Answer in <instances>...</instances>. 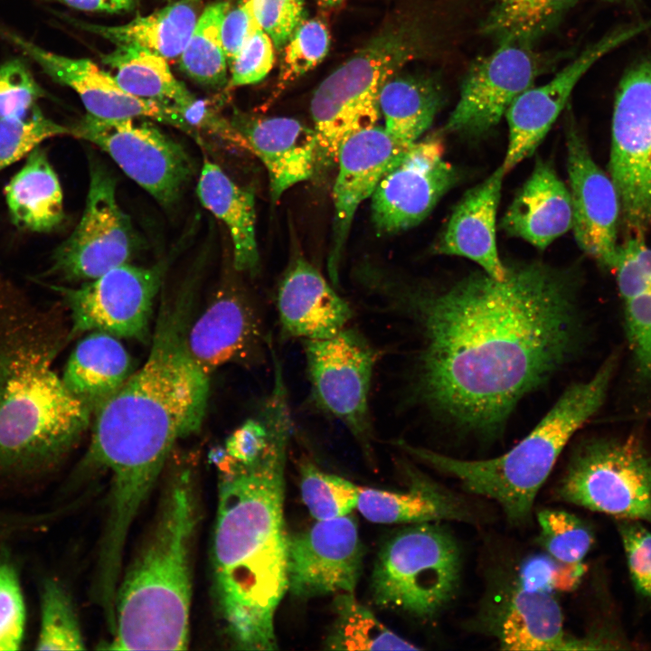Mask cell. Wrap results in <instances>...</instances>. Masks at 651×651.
<instances>
[{
    "label": "cell",
    "mask_w": 651,
    "mask_h": 651,
    "mask_svg": "<svg viewBox=\"0 0 651 651\" xmlns=\"http://www.w3.org/2000/svg\"><path fill=\"white\" fill-rule=\"evenodd\" d=\"M276 304L282 335L303 341L329 338L354 316L350 304L304 258H297L284 272Z\"/></svg>",
    "instance_id": "obj_23"
},
{
    "label": "cell",
    "mask_w": 651,
    "mask_h": 651,
    "mask_svg": "<svg viewBox=\"0 0 651 651\" xmlns=\"http://www.w3.org/2000/svg\"><path fill=\"white\" fill-rule=\"evenodd\" d=\"M505 280L476 272L441 291L384 293L420 336L416 394L467 429L494 434L517 402L577 344L576 281L541 261L507 265Z\"/></svg>",
    "instance_id": "obj_1"
},
{
    "label": "cell",
    "mask_w": 651,
    "mask_h": 651,
    "mask_svg": "<svg viewBox=\"0 0 651 651\" xmlns=\"http://www.w3.org/2000/svg\"><path fill=\"white\" fill-rule=\"evenodd\" d=\"M540 542L549 555L564 564L582 562L593 544L590 528L574 514L559 509L538 512Z\"/></svg>",
    "instance_id": "obj_41"
},
{
    "label": "cell",
    "mask_w": 651,
    "mask_h": 651,
    "mask_svg": "<svg viewBox=\"0 0 651 651\" xmlns=\"http://www.w3.org/2000/svg\"><path fill=\"white\" fill-rule=\"evenodd\" d=\"M64 135H71L70 127L46 117L37 105L24 116L0 118V172L44 140Z\"/></svg>",
    "instance_id": "obj_42"
},
{
    "label": "cell",
    "mask_w": 651,
    "mask_h": 651,
    "mask_svg": "<svg viewBox=\"0 0 651 651\" xmlns=\"http://www.w3.org/2000/svg\"><path fill=\"white\" fill-rule=\"evenodd\" d=\"M507 598L489 612L486 629L505 650L598 649L599 642L567 637L552 592L529 590L515 581Z\"/></svg>",
    "instance_id": "obj_24"
},
{
    "label": "cell",
    "mask_w": 651,
    "mask_h": 651,
    "mask_svg": "<svg viewBox=\"0 0 651 651\" xmlns=\"http://www.w3.org/2000/svg\"><path fill=\"white\" fill-rule=\"evenodd\" d=\"M304 351L315 404L339 420L370 453L369 398L377 349L359 330L347 326L329 338L304 341Z\"/></svg>",
    "instance_id": "obj_11"
},
{
    "label": "cell",
    "mask_w": 651,
    "mask_h": 651,
    "mask_svg": "<svg viewBox=\"0 0 651 651\" xmlns=\"http://www.w3.org/2000/svg\"><path fill=\"white\" fill-rule=\"evenodd\" d=\"M261 29L252 0H241L230 7L222 24V39L228 65L231 63L247 41Z\"/></svg>",
    "instance_id": "obj_51"
},
{
    "label": "cell",
    "mask_w": 651,
    "mask_h": 651,
    "mask_svg": "<svg viewBox=\"0 0 651 651\" xmlns=\"http://www.w3.org/2000/svg\"><path fill=\"white\" fill-rule=\"evenodd\" d=\"M203 0H175L148 15L137 16L121 25H101L81 21L76 24L120 45L147 49L166 60L179 57L201 14Z\"/></svg>",
    "instance_id": "obj_31"
},
{
    "label": "cell",
    "mask_w": 651,
    "mask_h": 651,
    "mask_svg": "<svg viewBox=\"0 0 651 651\" xmlns=\"http://www.w3.org/2000/svg\"><path fill=\"white\" fill-rule=\"evenodd\" d=\"M116 179L96 161L90 166V185L81 218L55 250L49 276L62 280L94 279L127 263L137 247L129 216L116 196Z\"/></svg>",
    "instance_id": "obj_14"
},
{
    "label": "cell",
    "mask_w": 651,
    "mask_h": 651,
    "mask_svg": "<svg viewBox=\"0 0 651 651\" xmlns=\"http://www.w3.org/2000/svg\"><path fill=\"white\" fill-rule=\"evenodd\" d=\"M39 622L35 649L83 650L86 648L71 595L56 579H47L41 586Z\"/></svg>",
    "instance_id": "obj_38"
},
{
    "label": "cell",
    "mask_w": 651,
    "mask_h": 651,
    "mask_svg": "<svg viewBox=\"0 0 651 651\" xmlns=\"http://www.w3.org/2000/svg\"><path fill=\"white\" fill-rule=\"evenodd\" d=\"M609 172L622 223L642 238L651 228V59L632 65L618 87Z\"/></svg>",
    "instance_id": "obj_10"
},
{
    "label": "cell",
    "mask_w": 651,
    "mask_h": 651,
    "mask_svg": "<svg viewBox=\"0 0 651 651\" xmlns=\"http://www.w3.org/2000/svg\"><path fill=\"white\" fill-rule=\"evenodd\" d=\"M231 123L265 166L274 202L315 174L319 161L314 127L293 118L254 117L239 111Z\"/></svg>",
    "instance_id": "obj_22"
},
{
    "label": "cell",
    "mask_w": 651,
    "mask_h": 651,
    "mask_svg": "<svg viewBox=\"0 0 651 651\" xmlns=\"http://www.w3.org/2000/svg\"><path fill=\"white\" fill-rule=\"evenodd\" d=\"M335 619L326 644L335 650H418L419 647L383 625L354 598V593L336 594Z\"/></svg>",
    "instance_id": "obj_37"
},
{
    "label": "cell",
    "mask_w": 651,
    "mask_h": 651,
    "mask_svg": "<svg viewBox=\"0 0 651 651\" xmlns=\"http://www.w3.org/2000/svg\"><path fill=\"white\" fill-rule=\"evenodd\" d=\"M198 523L195 472L181 466L167 476L153 523L120 577L105 649H187Z\"/></svg>",
    "instance_id": "obj_5"
},
{
    "label": "cell",
    "mask_w": 651,
    "mask_h": 651,
    "mask_svg": "<svg viewBox=\"0 0 651 651\" xmlns=\"http://www.w3.org/2000/svg\"><path fill=\"white\" fill-rule=\"evenodd\" d=\"M548 65V58L535 51L533 43H499L492 53L469 67L445 130L469 137L485 135L498 124L512 102L533 86Z\"/></svg>",
    "instance_id": "obj_15"
},
{
    "label": "cell",
    "mask_w": 651,
    "mask_h": 651,
    "mask_svg": "<svg viewBox=\"0 0 651 651\" xmlns=\"http://www.w3.org/2000/svg\"><path fill=\"white\" fill-rule=\"evenodd\" d=\"M505 175L500 165L467 191L434 244V252L473 260L484 272L500 281L505 279L507 268L497 250L495 227Z\"/></svg>",
    "instance_id": "obj_25"
},
{
    "label": "cell",
    "mask_w": 651,
    "mask_h": 651,
    "mask_svg": "<svg viewBox=\"0 0 651 651\" xmlns=\"http://www.w3.org/2000/svg\"><path fill=\"white\" fill-rule=\"evenodd\" d=\"M555 493L591 511L651 522V457L634 437L589 441L571 457Z\"/></svg>",
    "instance_id": "obj_9"
},
{
    "label": "cell",
    "mask_w": 651,
    "mask_h": 651,
    "mask_svg": "<svg viewBox=\"0 0 651 651\" xmlns=\"http://www.w3.org/2000/svg\"><path fill=\"white\" fill-rule=\"evenodd\" d=\"M56 2L85 12L117 14L127 12L134 8L136 0H37Z\"/></svg>",
    "instance_id": "obj_54"
},
{
    "label": "cell",
    "mask_w": 651,
    "mask_h": 651,
    "mask_svg": "<svg viewBox=\"0 0 651 651\" xmlns=\"http://www.w3.org/2000/svg\"><path fill=\"white\" fill-rule=\"evenodd\" d=\"M165 269L164 262L149 268L125 263L77 288L48 285L70 311L68 341L82 333L103 332L146 342Z\"/></svg>",
    "instance_id": "obj_13"
},
{
    "label": "cell",
    "mask_w": 651,
    "mask_h": 651,
    "mask_svg": "<svg viewBox=\"0 0 651 651\" xmlns=\"http://www.w3.org/2000/svg\"><path fill=\"white\" fill-rule=\"evenodd\" d=\"M618 528L632 580L651 598V533L633 520L621 522Z\"/></svg>",
    "instance_id": "obj_49"
},
{
    "label": "cell",
    "mask_w": 651,
    "mask_h": 651,
    "mask_svg": "<svg viewBox=\"0 0 651 651\" xmlns=\"http://www.w3.org/2000/svg\"><path fill=\"white\" fill-rule=\"evenodd\" d=\"M407 148L378 125L352 134L341 145L335 163L333 230L327 257V271L334 283L338 282L340 262L358 207L371 198L385 172Z\"/></svg>",
    "instance_id": "obj_21"
},
{
    "label": "cell",
    "mask_w": 651,
    "mask_h": 651,
    "mask_svg": "<svg viewBox=\"0 0 651 651\" xmlns=\"http://www.w3.org/2000/svg\"><path fill=\"white\" fill-rule=\"evenodd\" d=\"M300 492L310 514L322 521L351 514L356 508L359 486L307 462L300 467Z\"/></svg>",
    "instance_id": "obj_39"
},
{
    "label": "cell",
    "mask_w": 651,
    "mask_h": 651,
    "mask_svg": "<svg viewBox=\"0 0 651 651\" xmlns=\"http://www.w3.org/2000/svg\"><path fill=\"white\" fill-rule=\"evenodd\" d=\"M103 61L115 71L118 83L136 97L174 106L193 95L173 75L166 59L147 49L117 46Z\"/></svg>",
    "instance_id": "obj_34"
},
{
    "label": "cell",
    "mask_w": 651,
    "mask_h": 651,
    "mask_svg": "<svg viewBox=\"0 0 651 651\" xmlns=\"http://www.w3.org/2000/svg\"><path fill=\"white\" fill-rule=\"evenodd\" d=\"M343 0H317V2L326 7L335 6L342 3Z\"/></svg>",
    "instance_id": "obj_55"
},
{
    "label": "cell",
    "mask_w": 651,
    "mask_h": 651,
    "mask_svg": "<svg viewBox=\"0 0 651 651\" xmlns=\"http://www.w3.org/2000/svg\"><path fill=\"white\" fill-rule=\"evenodd\" d=\"M571 227L570 189L549 162L538 158L505 213L501 228L508 235L544 250Z\"/></svg>",
    "instance_id": "obj_27"
},
{
    "label": "cell",
    "mask_w": 651,
    "mask_h": 651,
    "mask_svg": "<svg viewBox=\"0 0 651 651\" xmlns=\"http://www.w3.org/2000/svg\"><path fill=\"white\" fill-rule=\"evenodd\" d=\"M578 0H495L482 25L498 43H533L552 29Z\"/></svg>",
    "instance_id": "obj_35"
},
{
    "label": "cell",
    "mask_w": 651,
    "mask_h": 651,
    "mask_svg": "<svg viewBox=\"0 0 651 651\" xmlns=\"http://www.w3.org/2000/svg\"><path fill=\"white\" fill-rule=\"evenodd\" d=\"M196 192L204 208L226 225L235 269L253 273L259 262L254 193L237 184L208 159L203 161Z\"/></svg>",
    "instance_id": "obj_30"
},
{
    "label": "cell",
    "mask_w": 651,
    "mask_h": 651,
    "mask_svg": "<svg viewBox=\"0 0 651 651\" xmlns=\"http://www.w3.org/2000/svg\"><path fill=\"white\" fill-rule=\"evenodd\" d=\"M613 370L614 361L609 360L591 378L569 387L536 427L499 457L466 460L403 440H397L395 445L434 469L455 477L467 492L495 501L511 524H526L534 499L562 449L603 404Z\"/></svg>",
    "instance_id": "obj_6"
},
{
    "label": "cell",
    "mask_w": 651,
    "mask_h": 651,
    "mask_svg": "<svg viewBox=\"0 0 651 651\" xmlns=\"http://www.w3.org/2000/svg\"><path fill=\"white\" fill-rule=\"evenodd\" d=\"M70 129L71 136L106 152L165 208L178 202L193 176L184 148L146 118L105 119L87 114Z\"/></svg>",
    "instance_id": "obj_12"
},
{
    "label": "cell",
    "mask_w": 651,
    "mask_h": 651,
    "mask_svg": "<svg viewBox=\"0 0 651 651\" xmlns=\"http://www.w3.org/2000/svg\"><path fill=\"white\" fill-rule=\"evenodd\" d=\"M163 301L145 363L94 411L85 465L110 476L99 560L122 564L128 533L175 444L201 428L210 375L187 347L193 296Z\"/></svg>",
    "instance_id": "obj_2"
},
{
    "label": "cell",
    "mask_w": 651,
    "mask_h": 651,
    "mask_svg": "<svg viewBox=\"0 0 651 651\" xmlns=\"http://www.w3.org/2000/svg\"><path fill=\"white\" fill-rule=\"evenodd\" d=\"M0 36L34 61L54 81L72 89L80 96L87 114L105 119L149 118L193 137L191 128L171 105L130 94L113 76L90 60L47 51L3 27H0Z\"/></svg>",
    "instance_id": "obj_19"
},
{
    "label": "cell",
    "mask_w": 651,
    "mask_h": 651,
    "mask_svg": "<svg viewBox=\"0 0 651 651\" xmlns=\"http://www.w3.org/2000/svg\"><path fill=\"white\" fill-rule=\"evenodd\" d=\"M169 1H170V2H173V1H175V0H169Z\"/></svg>",
    "instance_id": "obj_57"
},
{
    "label": "cell",
    "mask_w": 651,
    "mask_h": 651,
    "mask_svg": "<svg viewBox=\"0 0 651 651\" xmlns=\"http://www.w3.org/2000/svg\"><path fill=\"white\" fill-rule=\"evenodd\" d=\"M44 96L23 61L12 59L0 66V118L25 115Z\"/></svg>",
    "instance_id": "obj_44"
},
{
    "label": "cell",
    "mask_w": 651,
    "mask_h": 651,
    "mask_svg": "<svg viewBox=\"0 0 651 651\" xmlns=\"http://www.w3.org/2000/svg\"><path fill=\"white\" fill-rule=\"evenodd\" d=\"M261 326L251 305L231 290L220 291L187 332V347L207 373L242 360L259 347Z\"/></svg>",
    "instance_id": "obj_26"
},
{
    "label": "cell",
    "mask_w": 651,
    "mask_h": 651,
    "mask_svg": "<svg viewBox=\"0 0 651 651\" xmlns=\"http://www.w3.org/2000/svg\"><path fill=\"white\" fill-rule=\"evenodd\" d=\"M263 413L269 443L255 461L233 458L218 468L212 534V595L234 648H278L274 618L288 591V536L284 520L285 467L292 433L288 401H269Z\"/></svg>",
    "instance_id": "obj_3"
},
{
    "label": "cell",
    "mask_w": 651,
    "mask_h": 651,
    "mask_svg": "<svg viewBox=\"0 0 651 651\" xmlns=\"http://www.w3.org/2000/svg\"><path fill=\"white\" fill-rule=\"evenodd\" d=\"M606 1H608V2H622V1H625V0H606Z\"/></svg>",
    "instance_id": "obj_56"
},
{
    "label": "cell",
    "mask_w": 651,
    "mask_h": 651,
    "mask_svg": "<svg viewBox=\"0 0 651 651\" xmlns=\"http://www.w3.org/2000/svg\"><path fill=\"white\" fill-rule=\"evenodd\" d=\"M443 156L441 137L430 135L409 146L385 172L370 198L372 222L379 235L417 226L453 187L458 174Z\"/></svg>",
    "instance_id": "obj_16"
},
{
    "label": "cell",
    "mask_w": 651,
    "mask_h": 651,
    "mask_svg": "<svg viewBox=\"0 0 651 651\" xmlns=\"http://www.w3.org/2000/svg\"><path fill=\"white\" fill-rule=\"evenodd\" d=\"M230 7L229 1H218L206 6L179 56L182 71L196 83L211 89L228 84V61L222 44V24Z\"/></svg>",
    "instance_id": "obj_36"
},
{
    "label": "cell",
    "mask_w": 651,
    "mask_h": 651,
    "mask_svg": "<svg viewBox=\"0 0 651 651\" xmlns=\"http://www.w3.org/2000/svg\"><path fill=\"white\" fill-rule=\"evenodd\" d=\"M52 515V513H25L0 509V546L16 537L42 530Z\"/></svg>",
    "instance_id": "obj_53"
},
{
    "label": "cell",
    "mask_w": 651,
    "mask_h": 651,
    "mask_svg": "<svg viewBox=\"0 0 651 651\" xmlns=\"http://www.w3.org/2000/svg\"><path fill=\"white\" fill-rule=\"evenodd\" d=\"M66 341L53 311L0 281V476L50 470L90 425L91 410L53 368Z\"/></svg>",
    "instance_id": "obj_4"
},
{
    "label": "cell",
    "mask_w": 651,
    "mask_h": 651,
    "mask_svg": "<svg viewBox=\"0 0 651 651\" xmlns=\"http://www.w3.org/2000/svg\"><path fill=\"white\" fill-rule=\"evenodd\" d=\"M271 38L258 30L244 44L230 64L229 89L250 85L262 80L271 71L275 54Z\"/></svg>",
    "instance_id": "obj_47"
},
{
    "label": "cell",
    "mask_w": 651,
    "mask_h": 651,
    "mask_svg": "<svg viewBox=\"0 0 651 651\" xmlns=\"http://www.w3.org/2000/svg\"><path fill=\"white\" fill-rule=\"evenodd\" d=\"M611 271L622 298L651 288V248L642 238H629L618 245Z\"/></svg>",
    "instance_id": "obj_46"
},
{
    "label": "cell",
    "mask_w": 651,
    "mask_h": 651,
    "mask_svg": "<svg viewBox=\"0 0 651 651\" xmlns=\"http://www.w3.org/2000/svg\"><path fill=\"white\" fill-rule=\"evenodd\" d=\"M363 557L353 515L317 521L288 536V591L300 599L354 593Z\"/></svg>",
    "instance_id": "obj_17"
},
{
    "label": "cell",
    "mask_w": 651,
    "mask_h": 651,
    "mask_svg": "<svg viewBox=\"0 0 651 651\" xmlns=\"http://www.w3.org/2000/svg\"><path fill=\"white\" fill-rule=\"evenodd\" d=\"M559 564L550 555L528 557L519 566L514 581L525 590L552 592Z\"/></svg>",
    "instance_id": "obj_52"
},
{
    "label": "cell",
    "mask_w": 651,
    "mask_h": 651,
    "mask_svg": "<svg viewBox=\"0 0 651 651\" xmlns=\"http://www.w3.org/2000/svg\"><path fill=\"white\" fill-rule=\"evenodd\" d=\"M252 4L260 28L277 50L305 19V0H252Z\"/></svg>",
    "instance_id": "obj_48"
},
{
    "label": "cell",
    "mask_w": 651,
    "mask_h": 651,
    "mask_svg": "<svg viewBox=\"0 0 651 651\" xmlns=\"http://www.w3.org/2000/svg\"><path fill=\"white\" fill-rule=\"evenodd\" d=\"M461 551L439 522L411 524L380 550L371 582L374 603L420 619L439 615L456 597Z\"/></svg>",
    "instance_id": "obj_8"
},
{
    "label": "cell",
    "mask_w": 651,
    "mask_h": 651,
    "mask_svg": "<svg viewBox=\"0 0 651 651\" xmlns=\"http://www.w3.org/2000/svg\"><path fill=\"white\" fill-rule=\"evenodd\" d=\"M410 486L401 492L359 486L356 509L370 522L411 524L474 522L476 514L459 495L415 468H407Z\"/></svg>",
    "instance_id": "obj_28"
},
{
    "label": "cell",
    "mask_w": 651,
    "mask_h": 651,
    "mask_svg": "<svg viewBox=\"0 0 651 651\" xmlns=\"http://www.w3.org/2000/svg\"><path fill=\"white\" fill-rule=\"evenodd\" d=\"M26 607L19 571L4 545L0 546V651L21 648Z\"/></svg>",
    "instance_id": "obj_43"
},
{
    "label": "cell",
    "mask_w": 651,
    "mask_h": 651,
    "mask_svg": "<svg viewBox=\"0 0 651 651\" xmlns=\"http://www.w3.org/2000/svg\"><path fill=\"white\" fill-rule=\"evenodd\" d=\"M627 338L638 372L651 380V288L624 297Z\"/></svg>",
    "instance_id": "obj_45"
},
{
    "label": "cell",
    "mask_w": 651,
    "mask_h": 651,
    "mask_svg": "<svg viewBox=\"0 0 651 651\" xmlns=\"http://www.w3.org/2000/svg\"><path fill=\"white\" fill-rule=\"evenodd\" d=\"M566 146L575 241L584 253L611 270L618 248L620 204L617 189L610 176L592 159L571 120L566 128Z\"/></svg>",
    "instance_id": "obj_20"
},
{
    "label": "cell",
    "mask_w": 651,
    "mask_h": 651,
    "mask_svg": "<svg viewBox=\"0 0 651 651\" xmlns=\"http://www.w3.org/2000/svg\"><path fill=\"white\" fill-rule=\"evenodd\" d=\"M650 27L651 20H648L610 32L584 50L548 82L532 86L512 102L505 114L509 139L501 165L505 174L534 153L586 71L606 53Z\"/></svg>",
    "instance_id": "obj_18"
},
{
    "label": "cell",
    "mask_w": 651,
    "mask_h": 651,
    "mask_svg": "<svg viewBox=\"0 0 651 651\" xmlns=\"http://www.w3.org/2000/svg\"><path fill=\"white\" fill-rule=\"evenodd\" d=\"M270 429L264 414L246 420L227 439L225 449L236 461L249 464L258 459L267 448Z\"/></svg>",
    "instance_id": "obj_50"
},
{
    "label": "cell",
    "mask_w": 651,
    "mask_h": 651,
    "mask_svg": "<svg viewBox=\"0 0 651 651\" xmlns=\"http://www.w3.org/2000/svg\"><path fill=\"white\" fill-rule=\"evenodd\" d=\"M131 357L118 337L90 332L76 344L61 379L93 413L132 373Z\"/></svg>",
    "instance_id": "obj_29"
},
{
    "label": "cell",
    "mask_w": 651,
    "mask_h": 651,
    "mask_svg": "<svg viewBox=\"0 0 651 651\" xmlns=\"http://www.w3.org/2000/svg\"><path fill=\"white\" fill-rule=\"evenodd\" d=\"M5 197L13 223L33 232H49L64 218L58 175L39 146L5 185Z\"/></svg>",
    "instance_id": "obj_32"
},
{
    "label": "cell",
    "mask_w": 651,
    "mask_h": 651,
    "mask_svg": "<svg viewBox=\"0 0 651 651\" xmlns=\"http://www.w3.org/2000/svg\"><path fill=\"white\" fill-rule=\"evenodd\" d=\"M419 51L412 29H389L371 40L316 89L310 102L318 142V161L334 165L343 142L352 134L377 125L385 83Z\"/></svg>",
    "instance_id": "obj_7"
},
{
    "label": "cell",
    "mask_w": 651,
    "mask_h": 651,
    "mask_svg": "<svg viewBox=\"0 0 651 651\" xmlns=\"http://www.w3.org/2000/svg\"><path fill=\"white\" fill-rule=\"evenodd\" d=\"M329 44L326 24L317 18H305L281 49L278 89L282 90L318 65L326 57Z\"/></svg>",
    "instance_id": "obj_40"
},
{
    "label": "cell",
    "mask_w": 651,
    "mask_h": 651,
    "mask_svg": "<svg viewBox=\"0 0 651 651\" xmlns=\"http://www.w3.org/2000/svg\"><path fill=\"white\" fill-rule=\"evenodd\" d=\"M441 88L420 75H394L380 96L381 116L386 132L401 146L409 147L432 125L441 108Z\"/></svg>",
    "instance_id": "obj_33"
}]
</instances>
